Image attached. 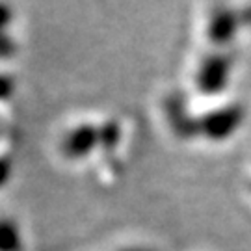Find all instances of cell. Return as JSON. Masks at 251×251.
Masks as SVG:
<instances>
[{
    "label": "cell",
    "instance_id": "6da1fadb",
    "mask_svg": "<svg viewBox=\"0 0 251 251\" xmlns=\"http://www.w3.org/2000/svg\"><path fill=\"white\" fill-rule=\"evenodd\" d=\"M244 114H246L244 106L238 104V102L212 110V112L205 114L203 117H199V130L208 140L222 142L225 138H229L238 126L242 125Z\"/></svg>",
    "mask_w": 251,
    "mask_h": 251
},
{
    "label": "cell",
    "instance_id": "7a4b0ae2",
    "mask_svg": "<svg viewBox=\"0 0 251 251\" xmlns=\"http://www.w3.org/2000/svg\"><path fill=\"white\" fill-rule=\"evenodd\" d=\"M233 67V56L227 52H214L203 58L196 75V84L201 93L216 95L224 90Z\"/></svg>",
    "mask_w": 251,
    "mask_h": 251
},
{
    "label": "cell",
    "instance_id": "3957f363",
    "mask_svg": "<svg viewBox=\"0 0 251 251\" xmlns=\"http://www.w3.org/2000/svg\"><path fill=\"white\" fill-rule=\"evenodd\" d=\"M164 106H166V116H168L171 130L175 132L177 138L190 140V138H196L198 134H201L199 119H194L188 114L184 97L180 93H171L164 102Z\"/></svg>",
    "mask_w": 251,
    "mask_h": 251
},
{
    "label": "cell",
    "instance_id": "277c9868",
    "mask_svg": "<svg viewBox=\"0 0 251 251\" xmlns=\"http://www.w3.org/2000/svg\"><path fill=\"white\" fill-rule=\"evenodd\" d=\"M240 25L238 19V11L227 8L224 4L216 6L212 9V15L208 21V32L206 36L214 45H227L233 41V37L236 36V30Z\"/></svg>",
    "mask_w": 251,
    "mask_h": 251
},
{
    "label": "cell",
    "instance_id": "5b68a950",
    "mask_svg": "<svg viewBox=\"0 0 251 251\" xmlns=\"http://www.w3.org/2000/svg\"><path fill=\"white\" fill-rule=\"evenodd\" d=\"M100 144L99 138V126L95 125H80L76 128H73L69 134L65 136L62 144L63 154L67 158L78 160L88 156L97 145Z\"/></svg>",
    "mask_w": 251,
    "mask_h": 251
},
{
    "label": "cell",
    "instance_id": "8992f818",
    "mask_svg": "<svg viewBox=\"0 0 251 251\" xmlns=\"http://www.w3.org/2000/svg\"><path fill=\"white\" fill-rule=\"evenodd\" d=\"M23 242H21V233L15 222L4 220L0 227V250L2 251H21Z\"/></svg>",
    "mask_w": 251,
    "mask_h": 251
},
{
    "label": "cell",
    "instance_id": "52a82bcc",
    "mask_svg": "<svg viewBox=\"0 0 251 251\" xmlns=\"http://www.w3.org/2000/svg\"><path fill=\"white\" fill-rule=\"evenodd\" d=\"M121 136V128L116 121H106L102 126H99V138H100V147L104 151H112L119 142Z\"/></svg>",
    "mask_w": 251,
    "mask_h": 251
},
{
    "label": "cell",
    "instance_id": "ba28073f",
    "mask_svg": "<svg viewBox=\"0 0 251 251\" xmlns=\"http://www.w3.org/2000/svg\"><path fill=\"white\" fill-rule=\"evenodd\" d=\"M11 86H13L11 76H9V75H2V78H0V95H2V99L4 100L9 97V93H11Z\"/></svg>",
    "mask_w": 251,
    "mask_h": 251
},
{
    "label": "cell",
    "instance_id": "9c48e42d",
    "mask_svg": "<svg viewBox=\"0 0 251 251\" xmlns=\"http://www.w3.org/2000/svg\"><path fill=\"white\" fill-rule=\"evenodd\" d=\"M0 50H2V58H8L13 50V45H11V39H9L8 34H4V37H2V49Z\"/></svg>",
    "mask_w": 251,
    "mask_h": 251
},
{
    "label": "cell",
    "instance_id": "30bf717a",
    "mask_svg": "<svg viewBox=\"0 0 251 251\" xmlns=\"http://www.w3.org/2000/svg\"><path fill=\"white\" fill-rule=\"evenodd\" d=\"M238 19H240V25H251V6H244L238 11Z\"/></svg>",
    "mask_w": 251,
    "mask_h": 251
},
{
    "label": "cell",
    "instance_id": "8fae6325",
    "mask_svg": "<svg viewBox=\"0 0 251 251\" xmlns=\"http://www.w3.org/2000/svg\"><path fill=\"white\" fill-rule=\"evenodd\" d=\"M8 23H9V6L4 2V4H2V26L6 28Z\"/></svg>",
    "mask_w": 251,
    "mask_h": 251
},
{
    "label": "cell",
    "instance_id": "7c38bea8",
    "mask_svg": "<svg viewBox=\"0 0 251 251\" xmlns=\"http://www.w3.org/2000/svg\"><path fill=\"white\" fill-rule=\"evenodd\" d=\"M8 171H9L8 158H2V182H6V179H8Z\"/></svg>",
    "mask_w": 251,
    "mask_h": 251
},
{
    "label": "cell",
    "instance_id": "4fadbf2b",
    "mask_svg": "<svg viewBox=\"0 0 251 251\" xmlns=\"http://www.w3.org/2000/svg\"><path fill=\"white\" fill-rule=\"evenodd\" d=\"M123 251H152V250H147V248H126Z\"/></svg>",
    "mask_w": 251,
    "mask_h": 251
},
{
    "label": "cell",
    "instance_id": "5bb4252c",
    "mask_svg": "<svg viewBox=\"0 0 251 251\" xmlns=\"http://www.w3.org/2000/svg\"><path fill=\"white\" fill-rule=\"evenodd\" d=\"M250 188H251V182H250Z\"/></svg>",
    "mask_w": 251,
    "mask_h": 251
}]
</instances>
